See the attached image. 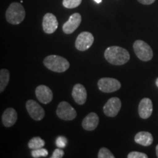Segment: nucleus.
<instances>
[{
  "label": "nucleus",
  "mask_w": 158,
  "mask_h": 158,
  "mask_svg": "<svg viewBox=\"0 0 158 158\" xmlns=\"http://www.w3.org/2000/svg\"><path fill=\"white\" fill-rule=\"evenodd\" d=\"M104 56L107 62L114 65H122L130 60V53L119 46H110L105 51Z\"/></svg>",
  "instance_id": "obj_1"
},
{
  "label": "nucleus",
  "mask_w": 158,
  "mask_h": 158,
  "mask_svg": "<svg viewBox=\"0 0 158 158\" xmlns=\"http://www.w3.org/2000/svg\"><path fill=\"white\" fill-rule=\"evenodd\" d=\"M43 64L48 70L56 73L65 72L70 68V63L64 57L57 55H50L46 56Z\"/></svg>",
  "instance_id": "obj_2"
},
{
  "label": "nucleus",
  "mask_w": 158,
  "mask_h": 158,
  "mask_svg": "<svg viewBox=\"0 0 158 158\" xmlns=\"http://www.w3.org/2000/svg\"><path fill=\"white\" fill-rule=\"evenodd\" d=\"M26 15L25 10L21 3L13 2L6 11L5 16L7 22L13 25L21 23Z\"/></svg>",
  "instance_id": "obj_3"
},
{
  "label": "nucleus",
  "mask_w": 158,
  "mask_h": 158,
  "mask_svg": "<svg viewBox=\"0 0 158 158\" xmlns=\"http://www.w3.org/2000/svg\"><path fill=\"white\" fill-rule=\"evenodd\" d=\"M133 49L137 57L143 62H148L153 57V51L149 44L143 40H136L133 43Z\"/></svg>",
  "instance_id": "obj_4"
},
{
  "label": "nucleus",
  "mask_w": 158,
  "mask_h": 158,
  "mask_svg": "<svg viewBox=\"0 0 158 158\" xmlns=\"http://www.w3.org/2000/svg\"><path fill=\"white\" fill-rule=\"evenodd\" d=\"M56 114L61 119L64 121H70L76 117L77 112L68 102L63 101L59 104L56 109Z\"/></svg>",
  "instance_id": "obj_5"
},
{
  "label": "nucleus",
  "mask_w": 158,
  "mask_h": 158,
  "mask_svg": "<svg viewBox=\"0 0 158 158\" xmlns=\"http://www.w3.org/2000/svg\"><path fill=\"white\" fill-rule=\"evenodd\" d=\"M99 89L105 93L116 92L121 88V83L117 79L112 78H102L98 81Z\"/></svg>",
  "instance_id": "obj_6"
},
{
  "label": "nucleus",
  "mask_w": 158,
  "mask_h": 158,
  "mask_svg": "<svg viewBox=\"0 0 158 158\" xmlns=\"http://www.w3.org/2000/svg\"><path fill=\"white\" fill-rule=\"evenodd\" d=\"M94 43V36L89 31H83L79 34L76 40V48L81 51L88 50Z\"/></svg>",
  "instance_id": "obj_7"
},
{
  "label": "nucleus",
  "mask_w": 158,
  "mask_h": 158,
  "mask_svg": "<svg viewBox=\"0 0 158 158\" xmlns=\"http://www.w3.org/2000/svg\"><path fill=\"white\" fill-rule=\"evenodd\" d=\"M26 108L31 118L35 121H40L45 116V110L38 104V102L33 100H29L26 102Z\"/></svg>",
  "instance_id": "obj_8"
},
{
  "label": "nucleus",
  "mask_w": 158,
  "mask_h": 158,
  "mask_svg": "<svg viewBox=\"0 0 158 158\" xmlns=\"http://www.w3.org/2000/svg\"><path fill=\"white\" fill-rule=\"evenodd\" d=\"M122 102L119 98H111L108 100L103 107V112L108 117H115L119 112Z\"/></svg>",
  "instance_id": "obj_9"
},
{
  "label": "nucleus",
  "mask_w": 158,
  "mask_h": 158,
  "mask_svg": "<svg viewBox=\"0 0 158 158\" xmlns=\"http://www.w3.org/2000/svg\"><path fill=\"white\" fill-rule=\"evenodd\" d=\"M58 28V21L52 13H46L43 19V29L46 34H52Z\"/></svg>",
  "instance_id": "obj_10"
},
{
  "label": "nucleus",
  "mask_w": 158,
  "mask_h": 158,
  "mask_svg": "<svg viewBox=\"0 0 158 158\" xmlns=\"http://www.w3.org/2000/svg\"><path fill=\"white\" fill-rule=\"evenodd\" d=\"M36 98L40 102L43 104H48L51 102L54 94L51 89L45 85H40L35 89Z\"/></svg>",
  "instance_id": "obj_11"
},
{
  "label": "nucleus",
  "mask_w": 158,
  "mask_h": 158,
  "mask_svg": "<svg viewBox=\"0 0 158 158\" xmlns=\"http://www.w3.org/2000/svg\"><path fill=\"white\" fill-rule=\"evenodd\" d=\"M81 15L78 13H73V14L70 15L68 21L65 22L63 25V31L65 34H71L78 29L79 25L81 24Z\"/></svg>",
  "instance_id": "obj_12"
},
{
  "label": "nucleus",
  "mask_w": 158,
  "mask_h": 158,
  "mask_svg": "<svg viewBox=\"0 0 158 158\" xmlns=\"http://www.w3.org/2000/svg\"><path fill=\"white\" fill-rule=\"evenodd\" d=\"M153 111L152 101L149 98H143L138 106V114L140 117L147 119L151 116Z\"/></svg>",
  "instance_id": "obj_13"
},
{
  "label": "nucleus",
  "mask_w": 158,
  "mask_h": 158,
  "mask_svg": "<svg viewBox=\"0 0 158 158\" xmlns=\"http://www.w3.org/2000/svg\"><path fill=\"white\" fill-rule=\"evenodd\" d=\"M72 96L76 103L79 105L84 104L87 98V92L82 84H77L73 86L72 91Z\"/></svg>",
  "instance_id": "obj_14"
},
{
  "label": "nucleus",
  "mask_w": 158,
  "mask_h": 158,
  "mask_svg": "<svg viewBox=\"0 0 158 158\" xmlns=\"http://www.w3.org/2000/svg\"><path fill=\"white\" fill-rule=\"evenodd\" d=\"M18 114L15 110L13 108H7L2 114V123L6 127H10L15 124L17 121Z\"/></svg>",
  "instance_id": "obj_15"
},
{
  "label": "nucleus",
  "mask_w": 158,
  "mask_h": 158,
  "mask_svg": "<svg viewBox=\"0 0 158 158\" xmlns=\"http://www.w3.org/2000/svg\"><path fill=\"white\" fill-rule=\"evenodd\" d=\"M99 124V116L95 113L92 112L84 118L82 122V127L87 131L95 130Z\"/></svg>",
  "instance_id": "obj_16"
},
{
  "label": "nucleus",
  "mask_w": 158,
  "mask_h": 158,
  "mask_svg": "<svg viewBox=\"0 0 158 158\" xmlns=\"http://www.w3.org/2000/svg\"><path fill=\"white\" fill-rule=\"evenodd\" d=\"M134 140L136 143L148 147L153 143V136L149 132L141 131L136 134Z\"/></svg>",
  "instance_id": "obj_17"
},
{
  "label": "nucleus",
  "mask_w": 158,
  "mask_h": 158,
  "mask_svg": "<svg viewBox=\"0 0 158 158\" xmlns=\"http://www.w3.org/2000/svg\"><path fill=\"white\" fill-rule=\"evenodd\" d=\"M10 81V73L7 69L0 70V92H2L7 87Z\"/></svg>",
  "instance_id": "obj_18"
},
{
  "label": "nucleus",
  "mask_w": 158,
  "mask_h": 158,
  "mask_svg": "<svg viewBox=\"0 0 158 158\" xmlns=\"http://www.w3.org/2000/svg\"><path fill=\"white\" fill-rule=\"evenodd\" d=\"M45 146V141L40 137L32 138L28 143V147L30 149L35 150L43 148Z\"/></svg>",
  "instance_id": "obj_19"
},
{
  "label": "nucleus",
  "mask_w": 158,
  "mask_h": 158,
  "mask_svg": "<svg viewBox=\"0 0 158 158\" xmlns=\"http://www.w3.org/2000/svg\"><path fill=\"white\" fill-rule=\"evenodd\" d=\"M82 0H63V6L66 8L73 9L78 7L81 3Z\"/></svg>",
  "instance_id": "obj_20"
},
{
  "label": "nucleus",
  "mask_w": 158,
  "mask_h": 158,
  "mask_svg": "<svg viewBox=\"0 0 158 158\" xmlns=\"http://www.w3.org/2000/svg\"><path fill=\"white\" fill-rule=\"evenodd\" d=\"M48 155V150L41 148V149H35L31 151V156L35 158L38 157H45Z\"/></svg>",
  "instance_id": "obj_21"
},
{
  "label": "nucleus",
  "mask_w": 158,
  "mask_h": 158,
  "mask_svg": "<svg viewBox=\"0 0 158 158\" xmlns=\"http://www.w3.org/2000/svg\"><path fill=\"white\" fill-rule=\"evenodd\" d=\"M98 158H114V155L109 149L106 147H102L100 149L98 155Z\"/></svg>",
  "instance_id": "obj_22"
},
{
  "label": "nucleus",
  "mask_w": 158,
  "mask_h": 158,
  "mask_svg": "<svg viewBox=\"0 0 158 158\" xmlns=\"http://www.w3.org/2000/svg\"><path fill=\"white\" fill-rule=\"evenodd\" d=\"M67 143H68V140L64 136H59V137L57 138L56 141V144L57 147L62 148V149L66 147Z\"/></svg>",
  "instance_id": "obj_23"
},
{
  "label": "nucleus",
  "mask_w": 158,
  "mask_h": 158,
  "mask_svg": "<svg viewBox=\"0 0 158 158\" xmlns=\"http://www.w3.org/2000/svg\"><path fill=\"white\" fill-rule=\"evenodd\" d=\"M128 158H147L148 156L145 153L139 152H132L127 155Z\"/></svg>",
  "instance_id": "obj_24"
},
{
  "label": "nucleus",
  "mask_w": 158,
  "mask_h": 158,
  "mask_svg": "<svg viewBox=\"0 0 158 158\" xmlns=\"http://www.w3.org/2000/svg\"><path fill=\"white\" fill-rule=\"evenodd\" d=\"M64 152L62 149H56L54 150L53 152V155H51V158H62L64 157Z\"/></svg>",
  "instance_id": "obj_25"
},
{
  "label": "nucleus",
  "mask_w": 158,
  "mask_h": 158,
  "mask_svg": "<svg viewBox=\"0 0 158 158\" xmlns=\"http://www.w3.org/2000/svg\"><path fill=\"white\" fill-rule=\"evenodd\" d=\"M140 3L143 4V5H149L153 4L155 2V0H138Z\"/></svg>",
  "instance_id": "obj_26"
},
{
  "label": "nucleus",
  "mask_w": 158,
  "mask_h": 158,
  "mask_svg": "<svg viewBox=\"0 0 158 158\" xmlns=\"http://www.w3.org/2000/svg\"><path fill=\"white\" fill-rule=\"evenodd\" d=\"M156 155L158 157V144L157 145V147H156Z\"/></svg>",
  "instance_id": "obj_27"
},
{
  "label": "nucleus",
  "mask_w": 158,
  "mask_h": 158,
  "mask_svg": "<svg viewBox=\"0 0 158 158\" xmlns=\"http://www.w3.org/2000/svg\"><path fill=\"white\" fill-rule=\"evenodd\" d=\"M94 2H97V3H100L102 2V0H94Z\"/></svg>",
  "instance_id": "obj_28"
},
{
  "label": "nucleus",
  "mask_w": 158,
  "mask_h": 158,
  "mask_svg": "<svg viewBox=\"0 0 158 158\" xmlns=\"http://www.w3.org/2000/svg\"><path fill=\"white\" fill-rule=\"evenodd\" d=\"M155 83H156V85H157V87H158V78H157V80H156Z\"/></svg>",
  "instance_id": "obj_29"
}]
</instances>
